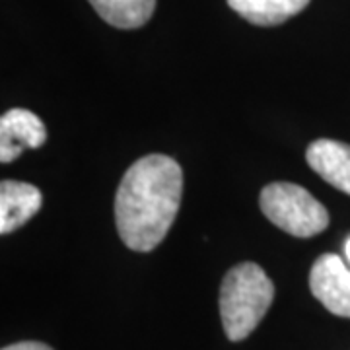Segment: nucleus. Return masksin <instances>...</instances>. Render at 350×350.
<instances>
[{"label":"nucleus","instance_id":"2","mask_svg":"<svg viewBox=\"0 0 350 350\" xmlns=\"http://www.w3.org/2000/svg\"><path fill=\"white\" fill-rule=\"evenodd\" d=\"M275 300V284L257 262H239L220 286V317L232 342L247 338Z\"/></svg>","mask_w":350,"mask_h":350},{"label":"nucleus","instance_id":"8","mask_svg":"<svg viewBox=\"0 0 350 350\" xmlns=\"http://www.w3.org/2000/svg\"><path fill=\"white\" fill-rule=\"evenodd\" d=\"M310 0H228V6L250 24L278 25L300 14Z\"/></svg>","mask_w":350,"mask_h":350},{"label":"nucleus","instance_id":"6","mask_svg":"<svg viewBox=\"0 0 350 350\" xmlns=\"http://www.w3.org/2000/svg\"><path fill=\"white\" fill-rule=\"evenodd\" d=\"M306 162L329 185L350 195V144L317 138L306 150Z\"/></svg>","mask_w":350,"mask_h":350},{"label":"nucleus","instance_id":"9","mask_svg":"<svg viewBox=\"0 0 350 350\" xmlns=\"http://www.w3.org/2000/svg\"><path fill=\"white\" fill-rule=\"evenodd\" d=\"M101 20L119 29H137L154 14L156 0H88Z\"/></svg>","mask_w":350,"mask_h":350},{"label":"nucleus","instance_id":"11","mask_svg":"<svg viewBox=\"0 0 350 350\" xmlns=\"http://www.w3.org/2000/svg\"><path fill=\"white\" fill-rule=\"evenodd\" d=\"M345 251H347V259L350 261V238L347 239V245H345Z\"/></svg>","mask_w":350,"mask_h":350},{"label":"nucleus","instance_id":"7","mask_svg":"<svg viewBox=\"0 0 350 350\" xmlns=\"http://www.w3.org/2000/svg\"><path fill=\"white\" fill-rule=\"evenodd\" d=\"M43 195L36 185L4 179L0 183V234H12L39 213Z\"/></svg>","mask_w":350,"mask_h":350},{"label":"nucleus","instance_id":"4","mask_svg":"<svg viewBox=\"0 0 350 350\" xmlns=\"http://www.w3.org/2000/svg\"><path fill=\"white\" fill-rule=\"evenodd\" d=\"M310 290L325 306L327 312L350 317V271L335 253H325L313 262Z\"/></svg>","mask_w":350,"mask_h":350},{"label":"nucleus","instance_id":"3","mask_svg":"<svg viewBox=\"0 0 350 350\" xmlns=\"http://www.w3.org/2000/svg\"><path fill=\"white\" fill-rule=\"evenodd\" d=\"M259 206L276 228L296 238H313L329 226L325 206L308 189L296 183L276 181L265 185Z\"/></svg>","mask_w":350,"mask_h":350},{"label":"nucleus","instance_id":"1","mask_svg":"<svg viewBox=\"0 0 350 350\" xmlns=\"http://www.w3.org/2000/svg\"><path fill=\"white\" fill-rule=\"evenodd\" d=\"M183 170L165 154H148L133 163L115 193V226L129 250L154 251L181 206Z\"/></svg>","mask_w":350,"mask_h":350},{"label":"nucleus","instance_id":"5","mask_svg":"<svg viewBox=\"0 0 350 350\" xmlns=\"http://www.w3.org/2000/svg\"><path fill=\"white\" fill-rule=\"evenodd\" d=\"M47 140V129L38 115L16 107L0 119V162L10 163L25 150L41 148Z\"/></svg>","mask_w":350,"mask_h":350},{"label":"nucleus","instance_id":"10","mask_svg":"<svg viewBox=\"0 0 350 350\" xmlns=\"http://www.w3.org/2000/svg\"><path fill=\"white\" fill-rule=\"evenodd\" d=\"M2 350H53L49 345L45 342H38V340H22V342H14V345H8Z\"/></svg>","mask_w":350,"mask_h":350}]
</instances>
